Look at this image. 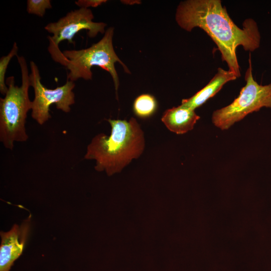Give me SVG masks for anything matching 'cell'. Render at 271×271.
Instances as JSON below:
<instances>
[{"label": "cell", "instance_id": "6da1fadb", "mask_svg": "<svg viewBox=\"0 0 271 271\" xmlns=\"http://www.w3.org/2000/svg\"><path fill=\"white\" fill-rule=\"evenodd\" d=\"M176 20L179 26L190 32L195 27L204 31L217 46L229 70L241 75L236 49L241 46L252 52L260 46V35L256 22L251 18L239 28L232 20L220 0H188L178 6Z\"/></svg>", "mask_w": 271, "mask_h": 271}, {"label": "cell", "instance_id": "7a4b0ae2", "mask_svg": "<svg viewBox=\"0 0 271 271\" xmlns=\"http://www.w3.org/2000/svg\"><path fill=\"white\" fill-rule=\"evenodd\" d=\"M111 127L110 136L96 135L87 146L84 159L96 161L95 169L109 175L119 172L145 148L144 132L137 120L107 119Z\"/></svg>", "mask_w": 271, "mask_h": 271}, {"label": "cell", "instance_id": "3957f363", "mask_svg": "<svg viewBox=\"0 0 271 271\" xmlns=\"http://www.w3.org/2000/svg\"><path fill=\"white\" fill-rule=\"evenodd\" d=\"M17 57L21 71V85H15L14 76L8 77V90L5 97L0 99V141L10 150L15 142L28 140L25 124L28 112L32 108L28 93L31 85L27 62L23 56Z\"/></svg>", "mask_w": 271, "mask_h": 271}, {"label": "cell", "instance_id": "277c9868", "mask_svg": "<svg viewBox=\"0 0 271 271\" xmlns=\"http://www.w3.org/2000/svg\"><path fill=\"white\" fill-rule=\"evenodd\" d=\"M113 32V27L109 28L99 41L88 48L65 50L63 52L59 50L50 55L55 62L69 70L67 80L74 82L80 78L91 79V68L94 66L100 67L108 71L113 79L117 96L119 79L114 64L119 62L126 72L130 73V72L114 50L112 44Z\"/></svg>", "mask_w": 271, "mask_h": 271}, {"label": "cell", "instance_id": "5b68a950", "mask_svg": "<svg viewBox=\"0 0 271 271\" xmlns=\"http://www.w3.org/2000/svg\"><path fill=\"white\" fill-rule=\"evenodd\" d=\"M245 80L246 85L242 88L238 97L228 105L212 113L213 123L221 130L228 129L249 113L257 111L262 107L271 108V83L262 85L254 80L250 56Z\"/></svg>", "mask_w": 271, "mask_h": 271}, {"label": "cell", "instance_id": "8992f818", "mask_svg": "<svg viewBox=\"0 0 271 271\" xmlns=\"http://www.w3.org/2000/svg\"><path fill=\"white\" fill-rule=\"evenodd\" d=\"M30 83L34 91L31 109L32 118L40 125L44 124L51 117L49 111L52 104L64 112H70V106L75 103V94L73 92L75 83L67 80L62 86L48 89L42 84L38 67L33 61L30 62Z\"/></svg>", "mask_w": 271, "mask_h": 271}, {"label": "cell", "instance_id": "52a82bcc", "mask_svg": "<svg viewBox=\"0 0 271 271\" xmlns=\"http://www.w3.org/2000/svg\"><path fill=\"white\" fill-rule=\"evenodd\" d=\"M92 11L89 9L80 8L68 13L56 22L50 23L45 29L53 34L48 36V51L59 49V44L64 40L74 45V36L83 30L88 31V35L95 37L98 33H104L106 24L103 22H94Z\"/></svg>", "mask_w": 271, "mask_h": 271}, {"label": "cell", "instance_id": "ba28073f", "mask_svg": "<svg viewBox=\"0 0 271 271\" xmlns=\"http://www.w3.org/2000/svg\"><path fill=\"white\" fill-rule=\"evenodd\" d=\"M30 229L26 221L20 226L15 224L8 232H1L0 271H10L14 261L22 254Z\"/></svg>", "mask_w": 271, "mask_h": 271}, {"label": "cell", "instance_id": "9c48e42d", "mask_svg": "<svg viewBox=\"0 0 271 271\" xmlns=\"http://www.w3.org/2000/svg\"><path fill=\"white\" fill-rule=\"evenodd\" d=\"M237 78L234 72L218 68L217 73L209 83L191 97L183 99L181 105L195 110L214 96L225 83Z\"/></svg>", "mask_w": 271, "mask_h": 271}, {"label": "cell", "instance_id": "30bf717a", "mask_svg": "<svg viewBox=\"0 0 271 271\" xmlns=\"http://www.w3.org/2000/svg\"><path fill=\"white\" fill-rule=\"evenodd\" d=\"M199 119L194 110L180 105L166 110L161 120L169 130L182 134L191 130Z\"/></svg>", "mask_w": 271, "mask_h": 271}, {"label": "cell", "instance_id": "8fae6325", "mask_svg": "<svg viewBox=\"0 0 271 271\" xmlns=\"http://www.w3.org/2000/svg\"><path fill=\"white\" fill-rule=\"evenodd\" d=\"M157 102L155 98L149 94H143L136 98L133 104V110L138 117L147 118L156 112Z\"/></svg>", "mask_w": 271, "mask_h": 271}, {"label": "cell", "instance_id": "7c38bea8", "mask_svg": "<svg viewBox=\"0 0 271 271\" xmlns=\"http://www.w3.org/2000/svg\"><path fill=\"white\" fill-rule=\"evenodd\" d=\"M18 49L17 43L14 42L9 53L6 56H2L0 59V92L2 95H5L8 90L5 77L7 67L12 58L17 56Z\"/></svg>", "mask_w": 271, "mask_h": 271}, {"label": "cell", "instance_id": "4fadbf2b", "mask_svg": "<svg viewBox=\"0 0 271 271\" xmlns=\"http://www.w3.org/2000/svg\"><path fill=\"white\" fill-rule=\"evenodd\" d=\"M52 8L50 0H28L27 11L30 14H33L43 17L47 9Z\"/></svg>", "mask_w": 271, "mask_h": 271}, {"label": "cell", "instance_id": "5bb4252c", "mask_svg": "<svg viewBox=\"0 0 271 271\" xmlns=\"http://www.w3.org/2000/svg\"><path fill=\"white\" fill-rule=\"evenodd\" d=\"M105 0H78L75 4L80 8L88 9V7H96L106 3Z\"/></svg>", "mask_w": 271, "mask_h": 271}]
</instances>
